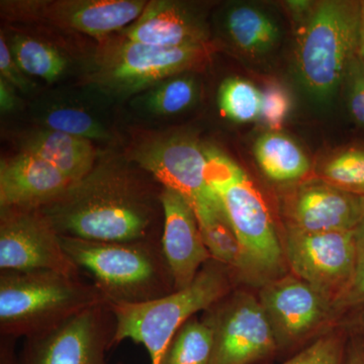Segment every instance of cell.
Listing matches in <instances>:
<instances>
[{"instance_id":"obj_36","label":"cell","mask_w":364,"mask_h":364,"mask_svg":"<svg viewBox=\"0 0 364 364\" xmlns=\"http://www.w3.org/2000/svg\"><path fill=\"white\" fill-rule=\"evenodd\" d=\"M315 2L308 0H289L286 6L291 14L296 16V20L304 21L309 14L312 11Z\"/></svg>"},{"instance_id":"obj_7","label":"cell","mask_w":364,"mask_h":364,"mask_svg":"<svg viewBox=\"0 0 364 364\" xmlns=\"http://www.w3.org/2000/svg\"><path fill=\"white\" fill-rule=\"evenodd\" d=\"M215 51L214 42L164 48L133 42L121 36L100 44L85 80L109 97H130L172 76L200 70L208 65Z\"/></svg>"},{"instance_id":"obj_35","label":"cell","mask_w":364,"mask_h":364,"mask_svg":"<svg viewBox=\"0 0 364 364\" xmlns=\"http://www.w3.org/2000/svg\"><path fill=\"white\" fill-rule=\"evenodd\" d=\"M16 342L11 337L0 336V364H20Z\"/></svg>"},{"instance_id":"obj_30","label":"cell","mask_w":364,"mask_h":364,"mask_svg":"<svg viewBox=\"0 0 364 364\" xmlns=\"http://www.w3.org/2000/svg\"><path fill=\"white\" fill-rule=\"evenodd\" d=\"M291 109L289 93L279 83L272 82L262 91V109L260 119L270 131H279Z\"/></svg>"},{"instance_id":"obj_34","label":"cell","mask_w":364,"mask_h":364,"mask_svg":"<svg viewBox=\"0 0 364 364\" xmlns=\"http://www.w3.org/2000/svg\"><path fill=\"white\" fill-rule=\"evenodd\" d=\"M345 364H364V338L349 334Z\"/></svg>"},{"instance_id":"obj_28","label":"cell","mask_w":364,"mask_h":364,"mask_svg":"<svg viewBox=\"0 0 364 364\" xmlns=\"http://www.w3.org/2000/svg\"><path fill=\"white\" fill-rule=\"evenodd\" d=\"M348 338L343 326L333 328L280 364H345Z\"/></svg>"},{"instance_id":"obj_2","label":"cell","mask_w":364,"mask_h":364,"mask_svg":"<svg viewBox=\"0 0 364 364\" xmlns=\"http://www.w3.org/2000/svg\"><path fill=\"white\" fill-rule=\"evenodd\" d=\"M207 177L241 247L234 279L262 287L289 269L282 242L262 196L240 165L214 146L205 145Z\"/></svg>"},{"instance_id":"obj_37","label":"cell","mask_w":364,"mask_h":364,"mask_svg":"<svg viewBox=\"0 0 364 364\" xmlns=\"http://www.w3.org/2000/svg\"><path fill=\"white\" fill-rule=\"evenodd\" d=\"M349 334L358 335L364 338V309L351 313L350 318L342 324Z\"/></svg>"},{"instance_id":"obj_32","label":"cell","mask_w":364,"mask_h":364,"mask_svg":"<svg viewBox=\"0 0 364 364\" xmlns=\"http://www.w3.org/2000/svg\"><path fill=\"white\" fill-rule=\"evenodd\" d=\"M0 77L6 79L16 90L23 92H28L35 86V83L28 78L16 63L7 44L6 37L2 32L0 35Z\"/></svg>"},{"instance_id":"obj_15","label":"cell","mask_w":364,"mask_h":364,"mask_svg":"<svg viewBox=\"0 0 364 364\" xmlns=\"http://www.w3.org/2000/svg\"><path fill=\"white\" fill-rule=\"evenodd\" d=\"M282 210L286 229L301 233L355 231L364 213V196L320 178L308 179L291 189Z\"/></svg>"},{"instance_id":"obj_4","label":"cell","mask_w":364,"mask_h":364,"mask_svg":"<svg viewBox=\"0 0 364 364\" xmlns=\"http://www.w3.org/2000/svg\"><path fill=\"white\" fill-rule=\"evenodd\" d=\"M104 303L97 287L81 275L52 270H2L0 336L28 338Z\"/></svg>"},{"instance_id":"obj_22","label":"cell","mask_w":364,"mask_h":364,"mask_svg":"<svg viewBox=\"0 0 364 364\" xmlns=\"http://www.w3.org/2000/svg\"><path fill=\"white\" fill-rule=\"evenodd\" d=\"M7 44L23 73L55 82L65 75L68 59L55 46L23 33H14Z\"/></svg>"},{"instance_id":"obj_24","label":"cell","mask_w":364,"mask_h":364,"mask_svg":"<svg viewBox=\"0 0 364 364\" xmlns=\"http://www.w3.org/2000/svg\"><path fill=\"white\" fill-rule=\"evenodd\" d=\"M212 351V329L195 316L174 335L159 364H210Z\"/></svg>"},{"instance_id":"obj_11","label":"cell","mask_w":364,"mask_h":364,"mask_svg":"<svg viewBox=\"0 0 364 364\" xmlns=\"http://www.w3.org/2000/svg\"><path fill=\"white\" fill-rule=\"evenodd\" d=\"M282 242L287 268L334 305L358 268L354 231L301 233L286 229Z\"/></svg>"},{"instance_id":"obj_26","label":"cell","mask_w":364,"mask_h":364,"mask_svg":"<svg viewBox=\"0 0 364 364\" xmlns=\"http://www.w3.org/2000/svg\"><path fill=\"white\" fill-rule=\"evenodd\" d=\"M43 128L62 132L87 140L105 141L111 139V133L97 117L86 109L73 105H50L42 109L39 116Z\"/></svg>"},{"instance_id":"obj_19","label":"cell","mask_w":364,"mask_h":364,"mask_svg":"<svg viewBox=\"0 0 364 364\" xmlns=\"http://www.w3.org/2000/svg\"><path fill=\"white\" fill-rule=\"evenodd\" d=\"M21 147L23 152L50 163L72 184L85 178L97 161L92 141L49 129L31 132Z\"/></svg>"},{"instance_id":"obj_20","label":"cell","mask_w":364,"mask_h":364,"mask_svg":"<svg viewBox=\"0 0 364 364\" xmlns=\"http://www.w3.org/2000/svg\"><path fill=\"white\" fill-rule=\"evenodd\" d=\"M219 28L222 38L249 57L264 56L280 39L277 21L263 9L247 4L228 6L220 14Z\"/></svg>"},{"instance_id":"obj_10","label":"cell","mask_w":364,"mask_h":364,"mask_svg":"<svg viewBox=\"0 0 364 364\" xmlns=\"http://www.w3.org/2000/svg\"><path fill=\"white\" fill-rule=\"evenodd\" d=\"M116 318L109 304L83 311L49 331L23 339L20 364H111ZM122 364V363H117Z\"/></svg>"},{"instance_id":"obj_13","label":"cell","mask_w":364,"mask_h":364,"mask_svg":"<svg viewBox=\"0 0 364 364\" xmlns=\"http://www.w3.org/2000/svg\"><path fill=\"white\" fill-rule=\"evenodd\" d=\"M52 270L80 275L40 208H0V272Z\"/></svg>"},{"instance_id":"obj_29","label":"cell","mask_w":364,"mask_h":364,"mask_svg":"<svg viewBox=\"0 0 364 364\" xmlns=\"http://www.w3.org/2000/svg\"><path fill=\"white\" fill-rule=\"evenodd\" d=\"M342 90L349 116L364 132V60L359 52L349 64Z\"/></svg>"},{"instance_id":"obj_18","label":"cell","mask_w":364,"mask_h":364,"mask_svg":"<svg viewBox=\"0 0 364 364\" xmlns=\"http://www.w3.org/2000/svg\"><path fill=\"white\" fill-rule=\"evenodd\" d=\"M73 184L42 158L23 152L0 163V208H39Z\"/></svg>"},{"instance_id":"obj_8","label":"cell","mask_w":364,"mask_h":364,"mask_svg":"<svg viewBox=\"0 0 364 364\" xmlns=\"http://www.w3.org/2000/svg\"><path fill=\"white\" fill-rule=\"evenodd\" d=\"M128 160L163 188L179 193L193 208L200 230L228 221L208 181L205 145L193 134L170 131L142 135L132 143Z\"/></svg>"},{"instance_id":"obj_23","label":"cell","mask_w":364,"mask_h":364,"mask_svg":"<svg viewBox=\"0 0 364 364\" xmlns=\"http://www.w3.org/2000/svg\"><path fill=\"white\" fill-rule=\"evenodd\" d=\"M200 83L191 74L172 76L136 97L141 109L159 117L174 116L188 111L198 102Z\"/></svg>"},{"instance_id":"obj_6","label":"cell","mask_w":364,"mask_h":364,"mask_svg":"<svg viewBox=\"0 0 364 364\" xmlns=\"http://www.w3.org/2000/svg\"><path fill=\"white\" fill-rule=\"evenodd\" d=\"M234 282L229 268L210 259L186 289L146 303L109 305L116 318L114 346L127 339L143 344L151 364H159L181 326L226 296Z\"/></svg>"},{"instance_id":"obj_39","label":"cell","mask_w":364,"mask_h":364,"mask_svg":"<svg viewBox=\"0 0 364 364\" xmlns=\"http://www.w3.org/2000/svg\"><path fill=\"white\" fill-rule=\"evenodd\" d=\"M360 6V25H359V53L364 60V0Z\"/></svg>"},{"instance_id":"obj_3","label":"cell","mask_w":364,"mask_h":364,"mask_svg":"<svg viewBox=\"0 0 364 364\" xmlns=\"http://www.w3.org/2000/svg\"><path fill=\"white\" fill-rule=\"evenodd\" d=\"M74 264L109 305H135L176 291L161 241L98 242L60 236Z\"/></svg>"},{"instance_id":"obj_5","label":"cell","mask_w":364,"mask_h":364,"mask_svg":"<svg viewBox=\"0 0 364 364\" xmlns=\"http://www.w3.org/2000/svg\"><path fill=\"white\" fill-rule=\"evenodd\" d=\"M360 6L353 0L315 2L301 21L294 71L315 104H332L343 87L349 64L359 52Z\"/></svg>"},{"instance_id":"obj_1","label":"cell","mask_w":364,"mask_h":364,"mask_svg":"<svg viewBox=\"0 0 364 364\" xmlns=\"http://www.w3.org/2000/svg\"><path fill=\"white\" fill-rule=\"evenodd\" d=\"M126 159H98L90 173L39 208L60 236L161 241L163 186Z\"/></svg>"},{"instance_id":"obj_17","label":"cell","mask_w":364,"mask_h":364,"mask_svg":"<svg viewBox=\"0 0 364 364\" xmlns=\"http://www.w3.org/2000/svg\"><path fill=\"white\" fill-rule=\"evenodd\" d=\"M133 42L164 48L208 44L210 41L207 16L196 4L177 0H152L138 20L122 35Z\"/></svg>"},{"instance_id":"obj_27","label":"cell","mask_w":364,"mask_h":364,"mask_svg":"<svg viewBox=\"0 0 364 364\" xmlns=\"http://www.w3.org/2000/svg\"><path fill=\"white\" fill-rule=\"evenodd\" d=\"M220 111L235 123H250L259 119L262 109V91L241 77H229L218 90Z\"/></svg>"},{"instance_id":"obj_21","label":"cell","mask_w":364,"mask_h":364,"mask_svg":"<svg viewBox=\"0 0 364 364\" xmlns=\"http://www.w3.org/2000/svg\"><path fill=\"white\" fill-rule=\"evenodd\" d=\"M254 157L270 181L289 183L303 181L311 171V161L303 148L279 131L263 133L255 141Z\"/></svg>"},{"instance_id":"obj_9","label":"cell","mask_w":364,"mask_h":364,"mask_svg":"<svg viewBox=\"0 0 364 364\" xmlns=\"http://www.w3.org/2000/svg\"><path fill=\"white\" fill-rule=\"evenodd\" d=\"M213 331L210 364H259L279 351L259 299L245 291H230L203 312Z\"/></svg>"},{"instance_id":"obj_33","label":"cell","mask_w":364,"mask_h":364,"mask_svg":"<svg viewBox=\"0 0 364 364\" xmlns=\"http://www.w3.org/2000/svg\"><path fill=\"white\" fill-rule=\"evenodd\" d=\"M18 105L16 88L6 79L0 77V109L2 114L13 112Z\"/></svg>"},{"instance_id":"obj_14","label":"cell","mask_w":364,"mask_h":364,"mask_svg":"<svg viewBox=\"0 0 364 364\" xmlns=\"http://www.w3.org/2000/svg\"><path fill=\"white\" fill-rule=\"evenodd\" d=\"M258 299L274 333L279 351L305 341L335 318L332 301L293 273L260 287Z\"/></svg>"},{"instance_id":"obj_12","label":"cell","mask_w":364,"mask_h":364,"mask_svg":"<svg viewBox=\"0 0 364 364\" xmlns=\"http://www.w3.org/2000/svg\"><path fill=\"white\" fill-rule=\"evenodd\" d=\"M147 4L144 0H21L1 1V11L11 21H35L102 39L138 20Z\"/></svg>"},{"instance_id":"obj_16","label":"cell","mask_w":364,"mask_h":364,"mask_svg":"<svg viewBox=\"0 0 364 364\" xmlns=\"http://www.w3.org/2000/svg\"><path fill=\"white\" fill-rule=\"evenodd\" d=\"M161 246L176 291L191 286L213 259L193 208L176 191L163 188Z\"/></svg>"},{"instance_id":"obj_25","label":"cell","mask_w":364,"mask_h":364,"mask_svg":"<svg viewBox=\"0 0 364 364\" xmlns=\"http://www.w3.org/2000/svg\"><path fill=\"white\" fill-rule=\"evenodd\" d=\"M318 178L351 195L364 196V143L333 153L318 167Z\"/></svg>"},{"instance_id":"obj_38","label":"cell","mask_w":364,"mask_h":364,"mask_svg":"<svg viewBox=\"0 0 364 364\" xmlns=\"http://www.w3.org/2000/svg\"><path fill=\"white\" fill-rule=\"evenodd\" d=\"M356 246H358V262L364 259V213L355 231Z\"/></svg>"},{"instance_id":"obj_31","label":"cell","mask_w":364,"mask_h":364,"mask_svg":"<svg viewBox=\"0 0 364 364\" xmlns=\"http://www.w3.org/2000/svg\"><path fill=\"white\" fill-rule=\"evenodd\" d=\"M364 309V259L359 261L355 274L343 294L333 305L335 317Z\"/></svg>"}]
</instances>
